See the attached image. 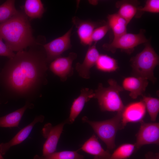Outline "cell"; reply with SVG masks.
I'll return each instance as SVG.
<instances>
[{"mask_svg":"<svg viewBox=\"0 0 159 159\" xmlns=\"http://www.w3.org/2000/svg\"><path fill=\"white\" fill-rule=\"evenodd\" d=\"M95 66L97 69L104 72L115 71L119 68L117 60L104 54H100Z\"/></svg>","mask_w":159,"mask_h":159,"instance_id":"cell-22","label":"cell"},{"mask_svg":"<svg viewBox=\"0 0 159 159\" xmlns=\"http://www.w3.org/2000/svg\"><path fill=\"white\" fill-rule=\"evenodd\" d=\"M94 91L87 88H82L79 96L74 99L71 106L68 119L65 120L66 124H71L83 110L85 104L93 98Z\"/></svg>","mask_w":159,"mask_h":159,"instance_id":"cell-15","label":"cell"},{"mask_svg":"<svg viewBox=\"0 0 159 159\" xmlns=\"http://www.w3.org/2000/svg\"><path fill=\"white\" fill-rule=\"evenodd\" d=\"M148 84L147 80L139 77H128L124 79L122 86L123 90L130 92L129 96L133 99L143 95Z\"/></svg>","mask_w":159,"mask_h":159,"instance_id":"cell-16","label":"cell"},{"mask_svg":"<svg viewBox=\"0 0 159 159\" xmlns=\"http://www.w3.org/2000/svg\"><path fill=\"white\" fill-rule=\"evenodd\" d=\"M65 121L52 126L50 123L46 124L42 129V134L46 138L43 147L42 156L48 155L56 152L57 145L63 130Z\"/></svg>","mask_w":159,"mask_h":159,"instance_id":"cell-9","label":"cell"},{"mask_svg":"<svg viewBox=\"0 0 159 159\" xmlns=\"http://www.w3.org/2000/svg\"><path fill=\"white\" fill-rule=\"evenodd\" d=\"M33 107V105L27 102L21 108L0 117V127H19L20 122L26 110L28 108H32Z\"/></svg>","mask_w":159,"mask_h":159,"instance_id":"cell-18","label":"cell"},{"mask_svg":"<svg viewBox=\"0 0 159 159\" xmlns=\"http://www.w3.org/2000/svg\"><path fill=\"white\" fill-rule=\"evenodd\" d=\"M96 44L94 43L89 46L83 62L82 63L78 62L76 64L75 69L80 76L82 78H90V70L95 65L100 56Z\"/></svg>","mask_w":159,"mask_h":159,"instance_id":"cell-12","label":"cell"},{"mask_svg":"<svg viewBox=\"0 0 159 159\" xmlns=\"http://www.w3.org/2000/svg\"><path fill=\"white\" fill-rule=\"evenodd\" d=\"M146 110L142 101L132 102L125 106L121 112V120L123 127L124 128L128 123L142 121Z\"/></svg>","mask_w":159,"mask_h":159,"instance_id":"cell-11","label":"cell"},{"mask_svg":"<svg viewBox=\"0 0 159 159\" xmlns=\"http://www.w3.org/2000/svg\"><path fill=\"white\" fill-rule=\"evenodd\" d=\"M109 86H103L99 84L97 88L94 91L93 98L96 99L100 108L102 111L121 112L124 106L120 95L124 90L115 80H108Z\"/></svg>","mask_w":159,"mask_h":159,"instance_id":"cell-4","label":"cell"},{"mask_svg":"<svg viewBox=\"0 0 159 159\" xmlns=\"http://www.w3.org/2000/svg\"><path fill=\"white\" fill-rule=\"evenodd\" d=\"M139 130L136 135V140L135 144L136 150L145 145L159 143V123L140 122Z\"/></svg>","mask_w":159,"mask_h":159,"instance_id":"cell-8","label":"cell"},{"mask_svg":"<svg viewBox=\"0 0 159 159\" xmlns=\"http://www.w3.org/2000/svg\"><path fill=\"white\" fill-rule=\"evenodd\" d=\"M107 24L112 29L116 38L127 33L128 24L126 21L117 13L109 14L107 16Z\"/></svg>","mask_w":159,"mask_h":159,"instance_id":"cell-19","label":"cell"},{"mask_svg":"<svg viewBox=\"0 0 159 159\" xmlns=\"http://www.w3.org/2000/svg\"><path fill=\"white\" fill-rule=\"evenodd\" d=\"M24 9L25 14L31 19H40L45 11L43 4L40 0H26Z\"/></svg>","mask_w":159,"mask_h":159,"instance_id":"cell-21","label":"cell"},{"mask_svg":"<svg viewBox=\"0 0 159 159\" xmlns=\"http://www.w3.org/2000/svg\"><path fill=\"white\" fill-rule=\"evenodd\" d=\"M145 44L143 49L130 60L132 72L134 76L154 83L156 79L154 70L159 64V57L149 42Z\"/></svg>","mask_w":159,"mask_h":159,"instance_id":"cell-3","label":"cell"},{"mask_svg":"<svg viewBox=\"0 0 159 159\" xmlns=\"http://www.w3.org/2000/svg\"><path fill=\"white\" fill-rule=\"evenodd\" d=\"M116 6L118 8L117 13L124 19L128 24L132 18L138 14V8L136 1H117Z\"/></svg>","mask_w":159,"mask_h":159,"instance_id":"cell-20","label":"cell"},{"mask_svg":"<svg viewBox=\"0 0 159 159\" xmlns=\"http://www.w3.org/2000/svg\"><path fill=\"white\" fill-rule=\"evenodd\" d=\"M110 29L107 23L96 27L94 30L92 34L91 39L92 42L97 43L105 36Z\"/></svg>","mask_w":159,"mask_h":159,"instance_id":"cell-28","label":"cell"},{"mask_svg":"<svg viewBox=\"0 0 159 159\" xmlns=\"http://www.w3.org/2000/svg\"><path fill=\"white\" fill-rule=\"evenodd\" d=\"M144 29H141L137 34L126 33L113 39L110 43L104 44L102 48L105 50L114 53L117 49L128 53H131L135 47L148 42L144 33Z\"/></svg>","mask_w":159,"mask_h":159,"instance_id":"cell-6","label":"cell"},{"mask_svg":"<svg viewBox=\"0 0 159 159\" xmlns=\"http://www.w3.org/2000/svg\"><path fill=\"white\" fill-rule=\"evenodd\" d=\"M80 150L94 156V159H109L111 154L102 147L95 135H93L82 145Z\"/></svg>","mask_w":159,"mask_h":159,"instance_id":"cell-17","label":"cell"},{"mask_svg":"<svg viewBox=\"0 0 159 159\" xmlns=\"http://www.w3.org/2000/svg\"><path fill=\"white\" fill-rule=\"evenodd\" d=\"M136 150L135 144L129 143L122 144L111 154L109 159H127Z\"/></svg>","mask_w":159,"mask_h":159,"instance_id":"cell-23","label":"cell"},{"mask_svg":"<svg viewBox=\"0 0 159 159\" xmlns=\"http://www.w3.org/2000/svg\"><path fill=\"white\" fill-rule=\"evenodd\" d=\"M15 54L3 41L0 37V56L6 57L10 59L13 57Z\"/></svg>","mask_w":159,"mask_h":159,"instance_id":"cell-29","label":"cell"},{"mask_svg":"<svg viewBox=\"0 0 159 159\" xmlns=\"http://www.w3.org/2000/svg\"><path fill=\"white\" fill-rule=\"evenodd\" d=\"M147 12L158 13L159 12V0H148L143 7H139L138 12Z\"/></svg>","mask_w":159,"mask_h":159,"instance_id":"cell-27","label":"cell"},{"mask_svg":"<svg viewBox=\"0 0 159 159\" xmlns=\"http://www.w3.org/2000/svg\"><path fill=\"white\" fill-rule=\"evenodd\" d=\"M142 101L150 116L151 120L155 122L159 111V100L156 98L142 95Z\"/></svg>","mask_w":159,"mask_h":159,"instance_id":"cell-25","label":"cell"},{"mask_svg":"<svg viewBox=\"0 0 159 159\" xmlns=\"http://www.w3.org/2000/svg\"><path fill=\"white\" fill-rule=\"evenodd\" d=\"M15 2L14 0H7L0 5V24L6 21L18 12Z\"/></svg>","mask_w":159,"mask_h":159,"instance_id":"cell-26","label":"cell"},{"mask_svg":"<svg viewBox=\"0 0 159 159\" xmlns=\"http://www.w3.org/2000/svg\"><path fill=\"white\" fill-rule=\"evenodd\" d=\"M145 159H159V153L149 152L145 155Z\"/></svg>","mask_w":159,"mask_h":159,"instance_id":"cell-30","label":"cell"},{"mask_svg":"<svg viewBox=\"0 0 159 159\" xmlns=\"http://www.w3.org/2000/svg\"><path fill=\"white\" fill-rule=\"evenodd\" d=\"M0 37L13 52L22 51L35 42L27 16L19 11L6 21L0 24Z\"/></svg>","mask_w":159,"mask_h":159,"instance_id":"cell-2","label":"cell"},{"mask_svg":"<svg viewBox=\"0 0 159 159\" xmlns=\"http://www.w3.org/2000/svg\"><path fill=\"white\" fill-rule=\"evenodd\" d=\"M44 116L40 115L36 117L29 124L20 130L9 142L0 144V152L4 155L11 147L20 144L28 137L35 125L38 122H42Z\"/></svg>","mask_w":159,"mask_h":159,"instance_id":"cell-14","label":"cell"},{"mask_svg":"<svg viewBox=\"0 0 159 159\" xmlns=\"http://www.w3.org/2000/svg\"><path fill=\"white\" fill-rule=\"evenodd\" d=\"M44 53L23 50L10 59L4 70V81L8 88L24 94L37 86L47 69Z\"/></svg>","mask_w":159,"mask_h":159,"instance_id":"cell-1","label":"cell"},{"mask_svg":"<svg viewBox=\"0 0 159 159\" xmlns=\"http://www.w3.org/2000/svg\"><path fill=\"white\" fill-rule=\"evenodd\" d=\"M77 57L76 53L71 52L67 57H59L51 62L49 69L62 81L65 82L73 74L74 68L72 64Z\"/></svg>","mask_w":159,"mask_h":159,"instance_id":"cell-10","label":"cell"},{"mask_svg":"<svg viewBox=\"0 0 159 159\" xmlns=\"http://www.w3.org/2000/svg\"><path fill=\"white\" fill-rule=\"evenodd\" d=\"M121 112H117L114 117L110 119L102 121H91L86 116L82 118L83 122L87 123L92 127L98 137L106 144L109 150L115 147V138L117 131L124 128L121 123Z\"/></svg>","mask_w":159,"mask_h":159,"instance_id":"cell-5","label":"cell"},{"mask_svg":"<svg viewBox=\"0 0 159 159\" xmlns=\"http://www.w3.org/2000/svg\"><path fill=\"white\" fill-rule=\"evenodd\" d=\"M78 150H64L55 152L46 156H40L37 155L33 159H84V156L79 154Z\"/></svg>","mask_w":159,"mask_h":159,"instance_id":"cell-24","label":"cell"},{"mask_svg":"<svg viewBox=\"0 0 159 159\" xmlns=\"http://www.w3.org/2000/svg\"><path fill=\"white\" fill-rule=\"evenodd\" d=\"M72 21L77 29V33L80 43L85 45H91L92 32L98 26L95 22L88 20H82L76 16L72 18Z\"/></svg>","mask_w":159,"mask_h":159,"instance_id":"cell-13","label":"cell"},{"mask_svg":"<svg viewBox=\"0 0 159 159\" xmlns=\"http://www.w3.org/2000/svg\"><path fill=\"white\" fill-rule=\"evenodd\" d=\"M72 29L73 26L62 36L43 45L47 63L60 57L64 52L71 48L70 37Z\"/></svg>","mask_w":159,"mask_h":159,"instance_id":"cell-7","label":"cell"},{"mask_svg":"<svg viewBox=\"0 0 159 159\" xmlns=\"http://www.w3.org/2000/svg\"><path fill=\"white\" fill-rule=\"evenodd\" d=\"M0 159H4L2 156V155L1 154L0 152Z\"/></svg>","mask_w":159,"mask_h":159,"instance_id":"cell-31","label":"cell"}]
</instances>
